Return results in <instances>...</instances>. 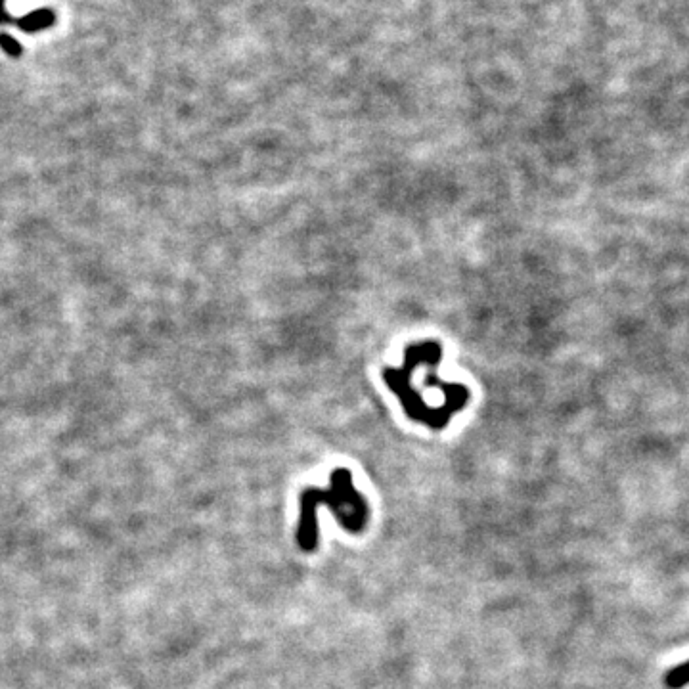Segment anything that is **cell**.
Returning a JSON list of instances; mask_svg holds the SVG:
<instances>
[{
  "label": "cell",
  "mask_w": 689,
  "mask_h": 689,
  "mask_svg": "<svg viewBox=\"0 0 689 689\" xmlns=\"http://www.w3.org/2000/svg\"><path fill=\"white\" fill-rule=\"evenodd\" d=\"M299 506L301 515L297 527V544L307 554L318 548L316 510L320 506L328 508L341 529L347 533H364L370 521V506L360 490L356 489L353 473L347 467H337L332 471L328 489H303L299 496Z\"/></svg>",
  "instance_id": "6da1fadb"
},
{
  "label": "cell",
  "mask_w": 689,
  "mask_h": 689,
  "mask_svg": "<svg viewBox=\"0 0 689 689\" xmlns=\"http://www.w3.org/2000/svg\"><path fill=\"white\" fill-rule=\"evenodd\" d=\"M665 684L668 689H682L689 684V661L678 665V667L670 668L665 676Z\"/></svg>",
  "instance_id": "3957f363"
},
{
  "label": "cell",
  "mask_w": 689,
  "mask_h": 689,
  "mask_svg": "<svg viewBox=\"0 0 689 689\" xmlns=\"http://www.w3.org/2000/svg\"><path fill=\"white\" fill-rule=\"evenodd\" d=\"M2 23H14V18H10V14L6 12V0H0V25Z\"/></svg>",
  "instance_id": "5b68a950"
},
{
  "label": "cell",
  "mask_w": 689,
  "mask_h": 689,
  "mask_svg": "<svg viewBox=\"0 0 689 689\" xmlns=\"http://www.w3.org/2000/svg\"><path fill=\"white\" fill-rule=\"evenodd\" d=\"M0 48L8 54V56H12V58H20L23 54V48L22 45H20V41H16L12 35H8V33H0Z\"/></svg>",
  "instance_id": "277c9868"
},
{
  "label": "cell",
  "mask_w": 689,
  "mask_h": 689,
  "mask_svg": "<svg viewBox=\"0 0 689 689\" xmlns=\"http://www.w3.org/2000/svg\"><path fill=\"white\" fill-rule=\"evenodd\" d=\"M54 23H56V14L50 8H41V10L25 14L23 18L14 20V25H18L23 33H39L43 29L52 27Z\"/></svg>",
  "instance_id": "7a4b0ae2"
}]
</instances>
